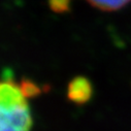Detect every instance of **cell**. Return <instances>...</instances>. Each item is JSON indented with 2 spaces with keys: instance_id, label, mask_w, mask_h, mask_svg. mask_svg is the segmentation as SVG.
Listing matches in <instances>:
<instances>
[{
  "instance_id": "cell-1",
  "label": "cell",
  "mask_w": 131,
  "mask_h": 131,
  "mask_svg": "<svg viewBox=\"0 0 131 131\" xmlns=\"http://www.w3.org/2000/svg\"><path fill=\"white\" fill-rule=\"evenodd\" d=\"M27 99L21 84L14 80L10 71H4L0 87L1 131L31 130L33 118Z\"/></svg>"
},
{
  "instance_id": "cell-2",
  "label": "cell",
  "mask_w": 131,
  "mask_h": 131,
  "mask_svg": "<svg viewBox=\"0 0 131 131\" xmlns=\"http://www.w3.org/2000/svg\"><path fill=\"white\" fill-rule=\"evenodd\" d=\"M93 94L91 82L85 77L74 78L68 85L67 97L75 104H84L89 101Z\"/></svg>"
},
{
  "instance_id": "cell-3",
  "label": "cell",
  "mask_w": 131,
  "mask_h": 131,
  "mask_svg": "<svg viewBox=\"0 0 131 131\" xmlns=\"http://www.w3.org/2000/svg\"><path fill=\"white\" fill-rule=\"evenodd\" d=\"M89 3L105 12H113L125 6L130 0H88Z\"/></svg>"
},
{
  "instance_id": "cell-4",
  "label": "cell",
  "mask_w": 131,
  "mask_h": 131,
  "mask_svg": "<svg viewBox=\"0 0 131 131\" xmlns=\"http://www.w3.org/2000/svg\"><path fill=\"white\" fill-rule=\"evenodd\" d=\"M52 10L58 14H63L69 10L70 0H48Z\"/></svg>"
}]
</instances>
